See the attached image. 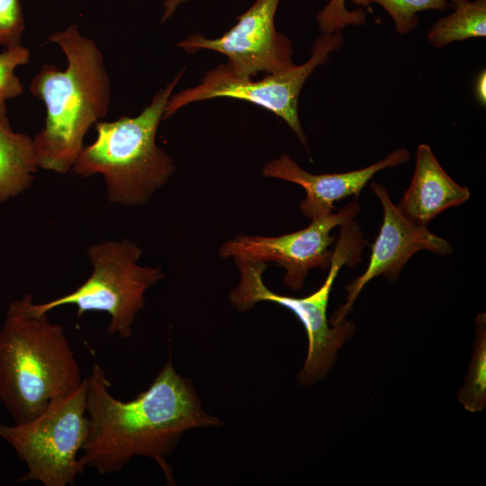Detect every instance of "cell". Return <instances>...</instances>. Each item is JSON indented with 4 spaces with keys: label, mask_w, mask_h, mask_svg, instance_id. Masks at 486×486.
I'll list each match as a JSON object with an SVG mask.
<instances>
[{
    "label": "cell",
    "mask_w": 486,
    "mask_h": 486,
    "mask_svg": "<svg viewBox=\"0 0 486 486\" xmlns=\"http://www.w3.org/2000/svg\"><path fill=\"white\" fill-rule=\"evenodd\" d=\"M141 248L129 239L92 244L87 256L93 272L75 291L51 301L31 303L37 313H49L64 305H75L77 318L87 311L110 316L107 333L130 338L136 316L145 305V292L164 278L160 267L142 266Z\"/></svg>",
    "instance_id": "6"
},
{
    "label": "cell",
    "mask_w": 486,
    "mask_h": 486,
    "mask_svg": "<svg viewBox=\"0 0 486 486\" xmlns=\"http://www.w3.org/2000/svg\"><path fill=\"white\" fill-rule=\"evenodd\" d=\"M86 377L70 394L50 404L24 423L0 424V438L24 463L27 472L17 482L44 486L73 485L85 466L78 454L88 436Z\"/></svg>",
    "instance_id": "7"
},
{
    "label": "cell",
    "mask_w": 486,
    "mask_h": 486,
    "mask_svg": "<svg viewBox=\"0 0 486 486\" xmlns=\"http://www.w3.org/2000/svg\"><path fill=\"white\" fill-rule=\"evenodd\" d=\"M316 20L321 33L341 31L349 25H363L366 15L362 10H348L346 0H329L318 13Z\"/></svg>",
    "instance_id": "19"
},
{
    "label": "cell",
    "mask_w": 486,
    "mask_h": 486,
    "mask_svg": "<svg viewBox=\"0 0 486 486\" xmlns=\"http://www.w3.org/2000/svg\"><path fill=\"white\" fill-rule=\"evenodd\" d=\"M30 58V50L22 44L0 52V117L7 116L6 102L23 93V86L14 71L29 63Z\"/></svg>",
    "instance_id": "18"
},
{
    "label": "cell",
    "mask_w": 486,
    "mask_h": 486,
    "mask_svg": "<svg viewBox=\"0 0 486 486\" xmlns=\"http://www.w3.org/2000/svg\"><path fill=\"white\" fill-rule=\"evenodd\" d=\"M184 70L158 90L135 116L95 123L96 138L84 146L72 171L83 177L104 176L110 202L139 206L148 202L176 170L174 161L156 143L158 125Z\"/></svg>",
    "instance_id": "4"
},
{
    "label": "cell",
    "mask_w": 486,
    "mask_h": 486,
    "mask_svg": "<svg viewBox=\"0 0 486 486\" xmlns=\"http://www.w3.org/2000/svg\"><path fill=\"white\" fill-rule=\"evenodd\" d=\"M47 42L62 50L68 65L60 70L44 64L31 81L30 91L46 113L33 144L39 167L63 175L72 171L88 130L106 116L111 84L103 53L76 23L50 34Z\"/></svg>",
    "instance_id": "2"
},
{
    "label": "cell",
    "mask_w": 486,
    "mask_h": 486,
    "mask_svg": "<svg viewBox=\"0 0 486 486\" xmlns=\"http://www.w3.org/2000/svg\"><path fill=\"white\" fill-rule=\"evenodd\" d=\"M343 42L341 31L321 33L315 40L311 56L306 62L267 74L259 80L236 76L225 64H220L208 70L199 85L171 95L163 120L191 103L220 97L238 99L260 106L284 120L306 146L307 139L298 113L300 93L317 67L326 63L329 54L338 50Z\"/></svg>",
    "instance_id": "8"
},
{
    "label": "cell",
    "mask_w": 486,
    "mask_h": 486,
    "mask_svg": "<svg viewBox=\"0 0 486 486\" xmlns=\"http://www.w3.org/2000/svg\"><path fill=\"white\" fill-rule=\"evenodd\" d=\"M25 21L20 0H0V46L21 44Z\"/></svg>",
    "instance_id": "20"
},
{
    "label": "cell",
    "mask_w": 486,
    "mask_h": 486,
    "mask_svg": "<svg viewBox=\"0 0 486 486\" xmlns=\"http://www.w3.org/2000/svg\"><path fill=\"white\" fill-rule=\"evenodd\" d=\"M30 293L10 302L0 328V400L15 424L29 421L82 383L62 325L37 313Z\"/></svg>",
    "instance_id": "3"
},
{
    "label": "cell",
    "mask_w": 486,
    "mask_h": 486,
    "mask_svg": "<svg viewBox=\"0 0 486 486\" xmlns=\"http://www.w3.org/2000/svg\"><path fill=\"white\" fill-rule=\"evenodd\" d=\"M365 244L355 220L341 226L338 240L333 249L329 272L323 284L313 293L291 297L269 290L263 281L266 264L235 260L240 280L230 293L231 304L240 311H247L260 302H270L290 310L303 325L308 337V352L298 381L303 385L323 379L337 360V352L354 333L355 324L344 320L329 327L327 315L329 294L340 268L355 266Z\"/></svg>",
    "instance_id": "5"
},
{
    "label": "cell",
    "mask_w": 486,
    "mask_h": 486,
    "mask_svg": "<svg viewBox=\"0 0 486 486\" xmlns=\"http://www.w3.org/2000/svg\"><path fill=\"white\" fill-rule=\"evenodd\" d=\"M469 197V189L448 176L430 147L420 144L412 180L397 206L410 220L427 226L439 213L461 205Z\"/></svg>",
    "instance_id": "13"
},
{
    "label": "cell",
    "mask_w": 486,
    "mask_h": 486,
    "mask_svg": "<svg viewBox=\"0 0 486 486\" xmlns=\"http://www.w3.org/2000/svg\"><path fill=\"white\" fill-rule=\"evenodd\" d=\"M359 212V204L351 202L337 212L312 219L308 227L292 233L275 237L240 234L227 240L219 253L222 258L282 266L285 270L284 284L299 291L310 269L329 267L333 256L329 246L336 238L330 235L331 230L353 220Z\"/></svg>",
    "instance_id": "9"
},
{
    "label": "cell",
    "mask_w": 486,
    "mask_h": 486,
    "mask_svg": "<svg viewBox=\"0 0 486 486\" xmlns=\"http://www.w3.org/2000/svg\"><path fill=\"white\" fill-rule=\"evenodd\" d=\"M110 388L104 371L94 364L86 377L88 436L78 459L101 475L146 456L159 465L168 484H175L167 457L184 433L222 425L204 410L192 382L176 373L171 359L131 400L114 398Z\"/></svg>",
    "instance_id": "1"
},
{
    "label": "cell",
    "mask_w": 486,
    "mask_h": 486,
    "mask_svg": "<svg viewBox=\"0 0 486 486\" xmlns=\"http://www.w3.org/2000/svg\"><path fill=\"white\" fill-rule=\"evenodd\" d=\"M38 167L33 139L14 131L8 117H0V202L31 187Z\"/></svg>",
    "instance_id": "14"
},
{
    "label": "cell",
    "mask_w": 486,
    "mask_h": 486,
    "mask_svg": "<svg viewBox=\"0 0 486 486\" xmlns=\"http://www.w3.org/2000/svg\"><path fill=\"white\" fill-rule=\"evenodd\" d=\"M371 189L382 207V223L372 245L370 261L363 274L345 286L347 291L346 302L334 313L331 323L337 326L345 320L364 286L373 278L383 275L387 280H397L410 257L421 250L446 255L452 253L451 245L432 233L427 226L410 220L401 213L386 190L372 183Z\"/></svg>",
    "instance_id": "11"
},
{
    "label": "cell",
    "mask_w": 486,
    "mask_h": 486,
    "mask_svg": "<svg viewBox=\"0 0 486 486\" xmlns=\"http://www.w3.org/2000/svg\"><path fill=\"white\" fill-rule=\"evenodd\" d=\"M188 0H166L163 4L164 13L161 18V22L167 20L180 4H184Z\"/></svg>",
    "instance_id": "22"
},
{
    "label": "cell",
    "mask_w": 486,
    "mask_h": 486,
    "mask_svg": "<svg viewBox=\"0 0 486 486\" xmlns=\"http://www.w3.org/2000/svg\"><path fill=\"white\" fill-rule=\"evenodd\" d=\"M486 83V74L485 70L481 71V73L478 75L475 85H474V94L479 101V103L482 105H485L486 103V88L485 84Z\"/></svg>",
    "instance_id": "21"
},
{
    "label": "cell",
    "mask_w": 486,
    "mask_h": 486,
    "mask_svg": "<svg viewBox=\"0 0 486 486\" xmlns=\"http://www.w3.org/2000/svg\"><path fill=\"white\" fill-rule=\"evenodd\" d=\"M454 10L438 19L428 32V41L443 48L454 41L486 35V0H451Z\"/></svg>",
    "instance_id": "15"
},
{
    "label": "cell",
    "mask_w": 486,
    "mask_h": 486,
    "mask_svg": "<svg viewBox=\"0 0 486 486\" xmlns=\"http://www.w3.org/2000/svg\"><path fill=\"white\" fill-rule=\"evenodd\" d=\"M458 399L471 411L482 410L486 404V320L485 314L476 319V340L465 382Z\"/></svg>",
    "instance_id": "16"
},
{
    "label": "cell",
    "mask_w": 486,
    "mask_h": 486,
    "mask_svg": "<svg viewBox=\"0 0 486 486\" xmlns=\"http://www.w3.org/2000/svg\"><path fill=\"white\" fill-rule=\"evenodd\" d=\"M359 6L381 5L394 22L400 35L411 32L418 24L417 14L427 10L444 11L452 6L451 0H350Z\"/></svg>",
    "instance_id": "17"
},
{
    "label": "cell",
    "mask_w": 486,
    "mask_h": 486,
    "mask_svg": "<svg viewBox=\"0 0 486 486\" xmlns=\"http://www.w3.org/2000/svg\"><path fill=\"white\" fill-rule=\"evenodd\" d=\"M280 0H256L238 22L216 39L194 33L176 46L188 53L211 50L223 54L229 71L238 77L252 78L261 72L272 74L288 69L295 64L291 40L278 32L274 16Z\"/></svg>",
    "instance_id": "10"
},
{
    "label": "cell",
    "mask_w": 486,
    "mask_h": 486,
    "mask_svg": "<svg viewBox=\"0 0 486 486\" xmlns=\"http://www.w3.org/2000/svg\"><path fill=\"white\" fill-rule=\"evenodd\" d=\"M405 148L393 150L383 159L366 167L346 173L314 175L300 167L288 155L267 162L262 167L266 177L292 182L302 186L306 197L300 203L301 212L312 220L332 212L334 202L343 198L358 196L367 182L379 171L409 161Z\"/></svg>",
    "instance_id": "12"
}]
</instances>
